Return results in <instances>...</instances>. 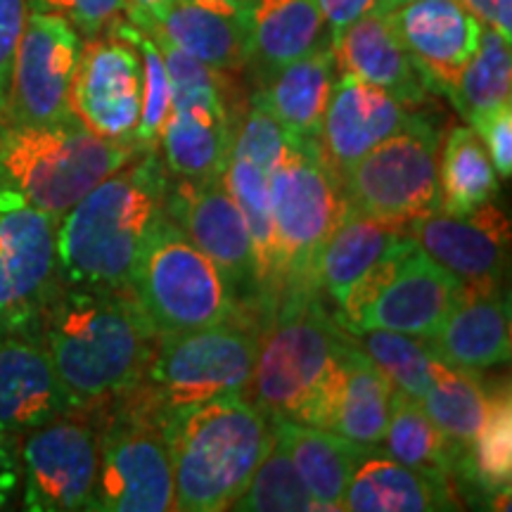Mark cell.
Returning a JSON list of instances; mask_svg holds the SVG:
<instances>
[{"label":"cell","instance_id":"277c9868","mask_svg":"<svg viewBox=\"0 0 512 512\" xmlns=\"http://www.w3.org/2000/svg\"><path fill=\"white\" fill-rule=\"evenodd\" d=\"M349 332L320 304L318 292L280 299L261 325L245 396L271 420L313 425Z\"/></svg>","mask_w":512,"mask_h":512},{"label":"cell","instance_id":"52a82bcc","mask_svg":"<svg viewBox=\"0 0 512 512\" xmlns=\"http://www.w3.org/2000/svg\"><path fill=\"white\" fill-rule=\"evenodd\" d=\"M261 320L238 309L207 328L159 335L131 394L157 415L223 394H245L259 349Z\"/></svg>","mask_w":512,"mask_h":512},{"label":"cell","instance_id":"e0dca14e","mask_svg":"<svg viewBox=\"0 0 512 512\" xmlns=\"http://www.w3.org/2000/svg\"><path fill=\"white\" fill-rule=\"evenodd\" d=\"M140 105L143 69L136 48L112 29L86 38L69 86V110L74 117L95 136L133 145Z\"/></svg>","mask_w":512,"mask_h":512},{"label":"cell","instance_id":"b9f144b4","mask_svg":"<svg viewBox=\"0 0 512 512\" xmlns=\"http://www.w3.org/2000/svg\"><path fill=\"white\" fill-rule=\"evenodd\" d=\"M29 0H0V121L5 119L10 93L12 62L29 17Z\"/></svg>","mask_w":512,"mask_h":512},{"label":"cell","instance_id":"5b68a950","mask_svg":"<svg viewBox=\"0 0 512 512\" xmlns=\"http://www.w3.org/2000/svg\"><path fill=\"white\" fill-rule=\"evenodd\" d=\"M136 152L95 136L74 114L50 124L0 121V192L60 221Z\"/></svg>","mask_w":512,"mask_h":512},{"label":"cell","instance_id":"f1b7e54d","mask_svg":"<svg viewBox=\"0 0 512 512\" xmlns=\"http://www.w3.org/2000/svg\"><path fill=\"white\" fill-rule=\"evenodd\" d=\"M403 238L406 226L373 216L344 211L330 238L318 254L316 280L335 304L342 302L356 280H361L384 254H389Z\"/></svg>","mask_w":512,"mask_h":512},{"label":"cell","instance_id":"7bdbcfd3","mask_svg":"<svg viewBox=\"0 0 512 512\" xmlns=\"http://www.w3.org/2000/svg\"><path fill=\"white\" fill-rule=\"evenodd\" d=\"M19 486H22L19 439L0 430V510L10 508Z\"/></svg>","mask_w":512,"mask_h":512},{"label":"cell","instance_id":"cb8c5ba5","mask_svg":"<svg viewBox=\"0 0 512 512\" xmlns=\"http://www.w3.org/2000/svg\"><path fill=\"white\" fill-rule=\"evenodd\" d=\"M330 46L337 72L351 74L370 86L382 88L411 107L425 105L432 91L430 83L403 48L387 15L373 10L366 12L339 31Z\"/></svg>","mask_w":512,"mask_h":512},{"label":"cell","instance_id":"30bf717a","mask_svg":"<svg viewBox=\"0 0 512 512\" xmlns=\"http://www.w3.org/2000/svg\"><path fill=\"white\" fill-rule=\"evenodd\" d=\"M110 406L98 427L100 463L88 510L169 512L174 508V470L164 437V418L133 394Z\"/></svg>","mask_w":512,"mask_h":512},{"label":"cell","instance_id":"5bb4252c","mask_svg":"<svg viewBox=\"0 0 512 512\" xmlns=\"http://www.w3.org/2000/svg\"><path fill=\"white\" fill-rule=\"evenodd\" d=\"M19 441L24 510H88L100 463L98 427L74 411L36 427Z\"/></svg>","mask_w":512,"mask_h":512},{"label":"cell","instance_id":"f546056e","mask_svg":"<svg viewBox=\"0 0 512 512\" xmlns=\"http://www.w3.org/2000/svg\"><path fill=\"white\" fill-rule=\"evenodd\" d=\"M332 36L316 0H252V57L261 79L313 50Z\"/></svg>","mask_w":512,"mask_h":512},{"label":"cell","instance_id":"2e32d148","mask_svg":"<svg viewBox=\"0 0 512 512\" xmlns=\"http://www.w3.org/2000/svg\"><path fill=\"white\" fill-rule=\"evenodd\" d=\"M83 38L67 19L29 10L12 62L8 124H50L72 117L69 86Z\"/></svg>","mask_w":512,"mask_h":512},{"label":"cell","instance_id":"8d00e7d4","mask_svg":"<svg viewBox=\"0 0 512 512\" xmlns=\"http://www.w3.org/2000/svg\"><path fill=\"white\" fill-rule=\"evenodd\" d=\"M351 339H356L358 347L370 356V361L387 375L394 389L418 401L430 389L439 358L425 337L389 330H363L354 332Z\"/></svg>","mask_w":512,"mask_h":512},{"label":"cell","instance_id":"d6986e66","mask_svg":"<svg viewBox=\"0 0 512 512\" xmlns=\"http://www.w3.org/2000/svg\"><path fill=\"white\" fill-rule=\"evenodd\" d=\"M126 19L216 72L238 74L249 67L252 0H164L150 15Z\"/></svg>","mask_w":512,"mask_h":512},{"label":"cell","instance_id":"f6af8a7d","mask_svg":"<svg viewBox=\"0 0 512 512\" xmlns=\"http://www.w3.org/2000/svg\"><path fill=\"white\" fill-rule=\"evenodd\" d=\"M458 3H463L479 22L491 27V22H494V0H458Z\"/></svg>","mask_w":512,"mask_h":512},{"label":"cell","instance_id":"4316f807","mask_svg":"<svg viewBox=\"0 0 512 512\" xmlns=\"http://www.w3.org/2000/svg\"><path fill=\"white\" fill-rule=\"evenodd\" d=\"M335 74L337 62L332 46H323L268 74L252 100L266 107L294 138L318 140Z\"/></svg>","mask_w":512,"mask_h":512},{"label":"cell","instance_id":"7402d4cb","mask_svg":"<svg viewBox=\"0 0 512 512\" xmlns=\"http://www.w3.org/2000/svg\"><path fill=\"white\" fill-rule=\"evenodd\" d=\"M79 411L36 332H0V430L24 434Z\"/></svg>","mask_w":512,"mask_h":512},{"label":"cell","instance_id":"484cf974","mask_svg":"<svg viewBox=\"0 0 512 512\" xmlns=\"http://www.w3.org/2000/svg\"><path fill=\"white\" fill-rule=\"evenodd\" d=\"M368 451L356 465L342 498L351 512H434L458 510L453 484L413 467L401 465L387 453Z\"/></svg>","mask_w":512,"mask_h":512},{"label":"cell","instance_id":"ffe728a7","mask_svg":"<svg viewBox=\"0 0 512 512\" xmlns=\"http://www.w3.org/2000/svg\"><path fill=\"white\" fill-rule=\"evenodd\" d=\"M420 117L392 93L339 72L325 107L318 145L339 178L373 147L411 128Z\"/></svg>","mask_w":512,"mask_h":512},{"label":"cell","instance_id":"e575fe53","mask_svg":"<svg viewBox=\"0 0 512 512\" xmlns=\"http://www.w3.org/2000/svg\"><path fill=\"white\" fill-rule=\"evenodd\" d=\"M425 413L453 444L470 446L489 408V389L479 373L460 370L437 361L432 384L420 399Z\"/></svg>","mask_w":512,"mask_h":512},{"label":"cell","instance_id":"836d02e7","mask_svg":"<svg viewBox=\"0 0 512 512\" xmlns=\"http://www.w3.org/2000/svg\"><path fill=\"white\" fill-rule=\"evenodd\" d=\"M456 472L479 486L484 496H496L498 501L508 498L512 475V403L508 384L489 392L486 418L477 437L465 446Z\"/></svg>","mask_w":512,"mask_h":512},{"label":"cell","instance_id":"603a6c76","mask_svg":"<svg viewBox=\"0 0 512 512\" xmlns=\"http://www.w3.org/2000/svg\"><path fill=\"white\" fill-rule=\"evenodd\" d=\"M392 396L394 384L366 351L349 339L311 427L335 432L358 446L380 448L392 413Z\"/></svg>","mask_w":512,"mask_h":512},{"label":"cell","instance_id":"ee69618b","mask_svg":"<svg viewBox=\"0 0 512 512\" xmlns=\"http://www.w3.org/2000/svg\"><path fill=\"white\" fill-rule=\"evenodd\" d=\"M320 12H323L325 24H328L330 36L335 38L344 27L356 22L366 12L375 8V0H316Z\"/></svg>","mask_w":512,"mask_h":512},{"label":"cell","instance_id":"ba28073f","mask_svg":"<svg viewBox=\"0 0 512 512\" xmlns=\"http://www.w3.org/2000/svg\"><path fill=\"white\" fill-rule=\"evenodd\" d=\"M128 290L159 335L207 328L240 309L219 266L166 214L147 233Z\"/></svg>","mask_w":512,"mask_h":512},{"label":"cell","instance_id":"6da1fadb","mask_svg":"<svg viewBox=\"0 0 512 512\" xmlns=\"http://www.w3.org/2000/svg\"><path fill=\"white\" fill-rule=\"evenodd\" d=\"M41 342L79 411L131 392L159 332L131 290L62 287L38 320Z\"/></svg>","mask_w":512,"mask_h":512},{"label":"cell","instance_id":"7dc6e473","mask_svg":"<svg viewBox=\"0 0 512 512\" xmlns=\"http://www.w3.org/2000/svg\"><path fill=\"white\" fill-rule=\"evenodd\" d=\"M411 3V0H375L373 12H380V15H389V12L401 8V5Z\"/></svg>","mask_w":512,"mask_h":512},{"label":"cell","instance_id":"8fae6325","mask_svg":"<svg viewBox=\"0 0 512 512\" xmlns=\"http://www.w3.org/2000/svg\"><path fill=\"white\" fill-rule=\"evenodd\" d=\"M441 131L427 117L384 140L339 176L347 211L408 223L439 209Z\"/></svg>","mask_w":512,"mask_h":512},{"label":"cell","instance_id":"44dd1931","mask_svg":"<svg viewBox=\"0 0 512 512\" xmlns=\"http://www.w3.org/2000/svg\"><path fill=\"white\" fill-rule=\"evenodd\" d=\"M432 91L448 93L477 53L484 24L458 0H411L387 15Z\"/></svg>","mask_w":512,"mask_h":512},{"label":"cell","instance_id":"7a4b0ae2","mask_svg":"<svg viewBox=\"0 0 512 512\" xmlns=\"http://www.w3.org/2000/svg\"><path fill=\"white\" fill-rule=\"evenodd\" d=\"M169 171L157 150H138L57 221L62 287H128L147 233L164 216Z\"/></svg>","mask_w":512,"mask_h":512},{"label":"cell","instance_id":"d6a6232c","mask_svg":"<svg viewBox=\"0 0 512 512\" xmlns=\"http://www.w3.org/2000/svg\"><path fill=\"white\" fill-rule=\"evenodd\" d=\"M498 174L489 152L470 126H456L439 147V209L470 214L494 200Z\"/></svg>","mask_w":512,"mask_h":512},{"label":"cell","instance_id":"4fadbf2b","mask_svg":"<svg viewBox=\"0 0 512 512\" xmlns=\"http://www.w3.org/2000/svg\"><path fill=\"white\" fill-rule=\"evenodd\" d=\"M164 214L183 230V235L219 266L223 278L245 309L264 323L256 283V261L249 226L238 202L233 200L223 178L209 181H169Z\"/></svg>","mask_w":512,"mask_h":512},{"label":"cell","instance_id":"ab89813d","mask_svg":"<svg viewBox=\"0 0 512 512\" xmlns=\"http://www.w3.org/2000/svg\"><path fill=\"white\" fill-rule=\"evenodd\" d=\"M128 0H29L31 10L53 12L67 19L81 38H93L110 31L126 17Z\"/></svg>","mask_w":512,"mask_h":512},{"label":"cell","instance_id":"60d3db41","mask_svg":"<svg viewBox=\"0 0 512 512\" xmlns=\"http://www.w3.org/2000/svg\"><path fill=\"white\" fill-rule=\"evenodd\" d=\"M470 128L482 140L489 152L496 174L508 178L512 174V105L494 107V110L479 114L470 121Z\"/></svg>","mask_w":512,"mask_h":512},{"label":"cell","instance_id":"7c38bea8","mask_svg":"<svg viewBox=\"0 0 512 512\" xmlns=\"http://www.w3.org/2000/svg\"><path fill=\"white\" fill-rule=\"evenodd\" d=\"M57 221L10 192H0V332H36L60 290Z\"/></svg>","mask_w":512,"mask_h":512},{"label":"cell","instance_id":"9c48e42d","mask_svg":"<svg viewBox=\"0 0 512 512\" xmlns=\"http://www.w3.org/2000/svg\"><path fill=\"white\" fill-rule=\"evenodd\" d=\"M463 294V285L432 261L418 242L403 238L356 280L337 304L335 320L349 335L389 330L430 339Z\"/></svg>","mask_w":512,"mask_h":512},{"label":"cell","instance_id":"74e56055","mask_svg":"<svg viewBox=\"0 0 512 512\" xmlns=\"http://www.w3.org/2000/svg\"><path fill=\"white\" fill-rule=\"evenodd\" d=\"M230 510L240 512H311L318 510L290 456L278 439L266 453L245 491L235 498Z\"/></svg>","mask_w":512,"mask_h":512},{"label":"cell","instance_id":"ac0fdd59","mask_svg":"<svg viewBox=\"0 0 512 512\" xmlns=\"http://www.w3.org/2000/svg\"><path fill=\"white\" fill-rule=\"evenodd\" d=\"M408 238L460 280L465 290H498L510 252V223L496 204L470 214L432 211L406 226Z\"/></svg>","mask_w":512,"mask_h":512},{"label":"cell","instance_id":"f35d334b","mask_svg":"<svg viewBox=\"0 0 512 512\" xmlns=\"http://www.w3.org/2000/svg\"><path fill=\"white\" fill-rule=\"evenodd\" d=\"M112 31L136 48L140 69H143V105H140V121L133 145L138 150H157L159 133H162L164 121L171 112V81L162 50H159L155 38L133 22H128L126 17L119 19Z\"/></svg>","mask_w":512,"mask_h":512},{"label":"cell","instance_id":"1f68e13d","mask_svg":"<svg viewBox=\"0 0 512 512\" xmlns=\"http://www.w3.org/2000/svg\"><path fill=\"white\" fill-rule=\"evenodd\" d=\"M389 458L399 460L401 465L425 472V475L448 479L456 475L465 446L453 444L444 432L434 425L425 413L422 403L413 396L394 389L392 413H389L387 432L382 444Z\"/></svg>","mask_w":512,"mask_h":512},{"label":"cell","instance_id":"3957f363","mask_svg":"<svg viewBox=\"0 0 512 512\" xmlns=\"http://www.w3.org/2000/svg\"><path fill=\"white\" fill-rule=\"evenodd\" d=\"M174 508L230 510L275 441L273 420L245 394H223L164 415Z\"/></svg>","mask_w":512,"mask_h":512},{"label":"cell","instance_id":"d4e9b609","mask_svg":"<svg viewBox=\"0 0 512 512\" xmlns=\"http://www.w3.org/2000/svg\"><path fill=\"white\" fill-rule=\"evenodd\" d=\"M498 290H465L439 330L427 339L446 366L482 370L510 361V313Z\"/></svg>","mask_w":512,"mask_h":512},{"label":"cell","instance_id":"bcb514c9","mask_svg":"<svg viewBox=\"0 0 512 512\" xmlns=\"http://www.w3.org/2000/svg\"><path fill=\"white\" fill-rule=\"evenodd\" d=\"M162 3H164V0H128V5H126V17H133V15H150V12H155Z\"/></svg>","mask_w":512,"mask_h":512},{"label":"cell","instance_id":"9a60e30c","mask_svg":"<svg viewBox=\"0 0 512 512\" xmlns=\"http://www.w3.org/2000/svg\"><path fill=\"white\" fill-rule=\"evenodd\" d=\"M290 133L259 102H249L247 112L238 119L230 145L223 183L245 216L254 245L256 283L264 318L273 313V228L268 181Z\"/></svg>","mask_w":512,"mask_h":512},{"label":"cell","instance_id":"d590c367","mask_svg":"<svg viewBox=\"0 0 512 512\" xmlns=\"http://www.w3.org/2000/svg\"><path fill=\"white\" fill-rule=\"evenodd\" d=\"M512 93V55L510 41L496 29L486 27L479 38L477 53L465 64L458 81L448 91V100L467 124L479 114L510 102Z\"/></svg>","mask_w":512,"mask_h":512},{"label":"cell","instance_id":"4dcf8cb0","mask_svg":"<svg viewBox=\"0 0 512 512\" xmlns=\"http://www.w3.org/2000/svg\"><path fill=\"white\" fill-rule=\"evenodd\" d=\"M235 124V119L216 117L211 112L171 107L157 140L164 169L171 178L185 181H209L223 176Z\"/></svg>","mask_w":512,"mask_h":512},{"label":"cell","instance_id":"83f0119b","mask_svg":"<svg viewBox=\"0 0 512 512\" xmlns=\"http://www.w3.org/2000/svg\"><path fill=\"white\" fill-rule=\"evenodd\" d=\"M275 439L283 444L294 470L318 510H342V498L356 465L373 448L358 446L330 430L292 420H273Z\"/></svg>","mask_w":512,"mask_h":512},{"label":"cell","instance_id":"8992f818","mask_svg":"<svg viewBox=\"0 0 512 512\" xmlns=\"http://www.w3.org/2000/svg\"><path fill=\"white\" fill-rule=\"evenodd\" d=\"M273 228V309L280 299L318 292L316 264L325 240L342 221V185L318 140L290 133L268 181Z\"/></svg>","mask_w":512,"mask_h":512}]
</instances>
